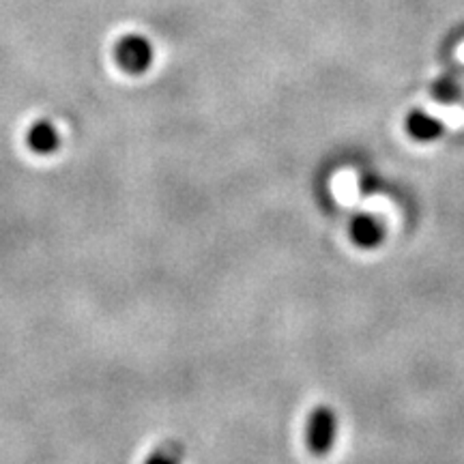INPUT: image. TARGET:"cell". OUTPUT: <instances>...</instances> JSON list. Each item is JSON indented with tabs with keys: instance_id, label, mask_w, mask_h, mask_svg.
I'll list each match as a JSON object with an SVG mask.
<instances>
[{
	"instance_id": "obj_7",
	"label": "cell",
	"mask_w": 464,
	"mask_h": 464,
	"mask_svg": "<svg viewBox=\"0 0 464 464\" xmlns=\"http://www.w3.org/2000/svg\"><path fill=\"white\" fill-rule=\"evenodd\" d=\"M462 95V86L454 75H440L432 82V97L443 103H454Z\"/></svg>"
},
{
	"instance_id": "obj_4",
	"label": "cell",
	"mask_w": 464,
	"mask_h": 464,
	"mask_svg": "<svg viewBox=\"0 0 464 464\" xmlns=\"http://www.w3.org/2000/svg\"><path fill=\"white\" fill-rule=\"evenodd\" d=\"M404 130L415 142H437L443 136L445 127L439 116L428 112V110L415 108L406 114Z\"/></svg>"
},
{
	"instance_id": "obj_2",
	"label": "cell",
	"mask_w": 464,
	"mask_h": 464,
	"mask_svg": "<svg viewBox=\"0 0 464 464\" xmlns=\"http://www.w3.org/2000/svg\"><path fill=\"white\" fill-rule=\"evenodd\" d=\"M114 61L116 65L130 75L147 73L155 61L153 44L147 37H142V34H125L114 45Z\"/></svg>"
},
{
	"instance_id": "obj_3",
	"label": "cell",
	"mask_w": 464,
	"mask_h": 464,
	"mask_svg": "<svg viewBox=\"0 0 464 464\" xmlns=\"http://www.w3.org/2000/svg\"><path fill=\"white\" fill-rule=\"evenodd\" d=\"M348 235H351V241L357 247L374 249L385 239V224L372 213H357L348 224Z\"/></svg>"
},
{
	"instance_id": "obj_6",
	"label": "cell",
	"mask_w": 464,
	"mask_h": 464,
	"mask_svg": "<svg viewBox=\"0 0 464 464\" xmlns=\"http://www.w3.org/2000/svg\"><path fill=\"white\" fill-rule=\"evenodd\" d=\"M183 456V443H179V440H166V443L158 445V448L150 451V456L144 464H181Z\"/></svg>"
},
{
	"instance_id": "obj_5",
	"label": "cell",
	"mask_w": 464,
	"mask_h": 464,
	"mask_svg": "<svg viewBox=\"0 0 464 464\" xmlns=\"http://www.w3.org/2000/svg\"><path fill=\"white\" fill-rule=\"evenodd\" d=\"M26 144L28 149L34 150V153L50 155L61 147V133H58L52 121L42 119L31 125V130L26 133Z\"/></svg>"
},
{
	"instance_id": "obj_1",
	"label": "cell",
	"mask_w": 464,
	"mask_h": 464,
	"mask_svg": "<svg viewBox=\"0 0 464 464\" xmlns=\"http://www.w3.org/2000/svg\"><path fill=\"white\" fill-rule=\"evenodd\" d=\"M338 439V415L332 406L318 404L305 421V445L310 454L327 456Z\"/></svg>"
}]
</instances>
